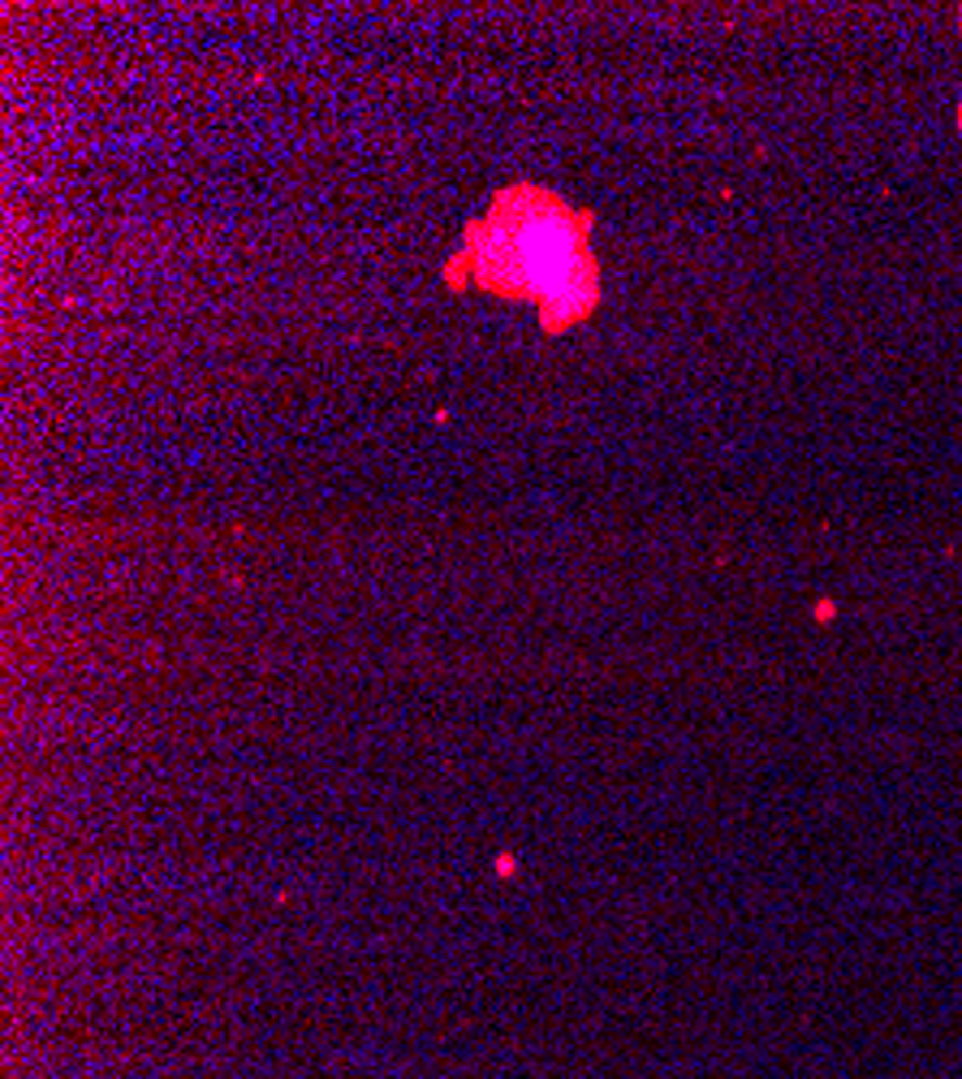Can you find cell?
<instances>
[{"mask_svg":"<svg viewBox=\"0 0 962 1079\" xmlns=\"http://www.w3.org/2000/svg\"><path fill=\"white\" fill-rule=\"evenodd\" d=\"M445 281L527 298L540 307L544 333H566L600 307V264L591 255V213L570 208L557 191L518 182L492 195V208L466 224L462 251L445 264Z\"/></svg>","mask_w":962,"mask_h":1079,"instance_id":"cell-1","label":"cell"},{"mask_svg":"<svg viewBox=\"0 0 962 1079\" xmlns=\"http://www.w3.org/2000/svg\"><path fill=\"white\" fill-rule=\"evenodd\" d=\"M959 126H962V104H959Z\"/></svg>","mask_w":962,"mask_h":1079,"instance_id":"cell-2","label":"cell"}]
</instances>
